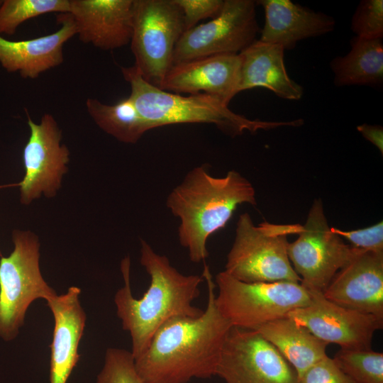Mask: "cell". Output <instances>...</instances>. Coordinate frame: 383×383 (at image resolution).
I'll use <instances>...</instances> for the list:
<instances>
[{
  "instance_id": "32",
  "label": "cell",
  "mask_w": 383,
  "mask_h": 383,
  "mask_svg": "<svg viewBox=\"0 0 383 383\" xmlns=\"http://www.w3.org/2000/svg\"></svg>"
},
{
  "instance_id": "14",
  "label": "cell",
  "mask_w": 383,
  "mask_h": 383,
  "mask_svg": "<svg viewBox=\"0 0 383 383\" xmlns=\"http://www.w3.org/2000/svg\"><path fill=\"white\" fill-rule=\"evenodd\" d=\"M241 67L239 54H223L174 64L161 89L174 94H205L228 106L238 94Z\"/></svg>"
},
{
  "instance_id": "29",
  "label": "cell",
  "mask_w": 383,
  "mask_h": 383,
  "mask_svg": "<svg viewBox=\"0 0 383 383\" xmlns=\"http://www.w3.org/2000/svg\"><path fill=\"white\" fill-rule=\"evenodd\" d=\"M182 11L185 31L203 19L213 18L221 11L223 0H174Z\"/></svg>"
},
{
  "instance_id": "21",
  "label": "cell",
  "mask_w": 383,
  "mask_h": 383,
  "mask_svg": "<svg viewBox=\"0 0 383 383\" xmlns=\"http://www.w3.org/2000/svg\"><path fill=\"white\" fill-rule=\"evenodd\" d=\"M292 365L299 378L312 365L327 355V343L289 316L255 329Z\"/></svg>"
},
{
  "instance_id": "4",
  "label": "cell",
  "mask_w": 383,
  "mask_h": 383,
  "mask_svg": "<svg viewBox=\"0 0 383 383\" xmlns=\"http://www.w3.org/2000/svg\"><path fill=\"white\" fill-rule=\"evenodd\" d=\"M131 86L129 97L151 129L179 123H211L226 134L256 133L280 126H299L302 119L291 121L251 120L235 113L218 99L205 94L183 96L156 87L143 79L133 66L121 67Z\"/></svg>"
},
{
  "instance_id": "25",
  "label": "cell",
  "mask_w": 383,
  "mask_h": 383,
  "mask_svg": "<svg viewBox=\"0 0 383 383\" xmlns=\"http://www.w3.org/2000/svg\"><path fill=\"white\" fill-rule=\"evenodd\" d=\"M333 360L354 383H383L382 353L340 349Z\"/></svg>"
},
{
  "instance_id": "17",
  "label": "cell",
  "mask_w": 383,
  "mask_h": 383,
  "mask_svg": "<svg viewBox=\"0 0 383 383\" xmlns=\"http://www.w3.org/2000/svg\"><path fill=\"white\" fill-rule=\"evenodd\" d=\"M61 27L49 35L24 40H10L0 35V65L8 72L23 78L35 79L64 61L63 46L76 35L74 23L69 13H60Z\"/></svg>"
},
{
  "instance_id": "10",
  "label": "cell",
  "mask_w": 383,
  "mask_h": 383,
  "mask_svg": "<svg viewBox=\"0 0 383 383\" xmlns=\"http://www.w3.org/2000/svg\"><path fill=\"white\" fill-rule=\"evenodd\" d=\"M256 1L224 0L220 13L209 22L184 31L174 52L173 65L211 55L239 54L260 32Z\"/></svg>"
},
{
  "instance_id": "27",
  "label": "cell",
  "mask_w": 383,
  "mask_h": 383,
  "mask_svg": "<svg viewBox=\"0 0 383 383\" xmlns=\"http://www.w3.org/2000/svg\"><path fill=\"white\" fill-rule=\"evenodd\" d=\"M351 29L359 38H382L383 1H362L352 17Z\"/></svg>"
},
{
  "instance_id": "24",
  "label": "cell",
  "mask_w": 383,
  "mask_h": 383,
  "mask_svg": "<svg viewBox=\"0 0 383 383\" xmlns=\"http://www.w3.org/2000/svg\"><path fill=\"white\" fill-rule=\"evenodd\" d=\"M70 0H4L0 1V35H13L28 19L49 13H68Z\"/></svg>"
},
{
  "instance_id": "26",
  "label": "cell",
  "mask_w": 383,
  "mask_h": 383,
  "mask_svg": "<svg viewBox=\"0 0 383 383\" xmlns=\"http://www.w3.org/2000/svg\"><path fill=\"white\" fill-rule=\"evenodd\" d=\"M96 383H149L138 373L131 351L110 348Z\"/></svg>"
},
{
  "instance_id": "28",
  "label": "cell",
  "mask_w": 383,
  "mask_h": 383,
  "mask_svg": "<svg viewBox=\"0 0 383 383\" xmlns=\"http://www.w3.org/2000/svg\"><path fill=\"white\" fill-rule=\"evenodd\" d=\"M333 233L345 238L350 245L374 253H383V222L354 231H343L331 228Z\"/></svg>"
},
{
  "instance_id": "2",
  "label": "cell",
  "mask_w": 383,
  "mask_h": 383,
  "mask_svg": "<svg viewBox=\"0 0 383 383\" xmlns=\"http://www.w3.org/2000/svg\"><path fill=\"white\" fill-rule=\"evenodd\" d=\"M140 262L150 276L147 291L140 299L133 296L131 258L126 256L121 262L124 286L114 296L117 316L131 337L134 359L144 352L155 331L167 321L178 316L197 317L204 311L192 304L200 295L202 275L180 273L166 256L155 252L143 239Z\"/></svg>"
},
{
  "instance_id": "12",
  "label": "cell",
  "mask_w": 383,
  "mask_h": 383,
  "mask_svg": "<svg viewBox=\"0 0 383 383\" xmlns=\"http://www.w3.org/2000/svg\"><path fill=\"white\" fill-rule=\"evenodd\" d=\"M30 135L23 150L24 176L19 183L20 201L28 205L42 195L55 197L68 171L70 150L54 116L45 113L35 123L28 116Z\"/></svg>"
},
{
  "instance_id": "3",
  "label": "cell",
  "mask_w": 383,
  "mask_h": 383,
  "mask_svg": "<svg viewBox=\"0 0 383 383\" xmlns=\"http://www.w3.org/2000/svg\"><path fill=\"white\" fill-rule=\"evenodd\" d=\"M167 206L179 218L178 238L192 262L209 256V237L227 224L242 204L256 205L255 190L241 174L229 171L223 177L211 175L204 166L194 167L169 194Z\"/></svg>"
},
{
  "instance_id": "31",
  "label": "cell",
  "mask_w": 383,
  "mask_h": 383,
  "mask_svg": "<svg viewBox=\"0 0 383 383\" xmlns=\"http://www.w3.org/2000/svg\"><path fill=\"white\" fill-rule=\"evenodd\" d=\"M357 131L362 136L383 153V128L379 126L363 123L357 127Z\"/></svg>"
},
{
  "instance_id": "9",
  "label": "cell",
  "mask_w": 383,
  "mask_h": 383,
  "mask_svg": "<svg viewBox=\"0 0 383 383\" xmlns=\"http://www.w3.org/2000/svg\"><path fill=\"white\" fill-rule=\"evenodd\" d=\"M297 239L288 244L289 261L306 288L323 292L335 274L362 249L345 243L327 222L321 199H315Z\"/></svg>"
},
{
  "instance_id": "22",
  "label": "cell",
  "mask_w": 383,
  "mask_h": 383,
  "mask_svg": "<svg viewBox=\"0 0 383 383\" xmlns=\"http://www.w3.org/2000/svg\"><path fill=\"white\" fill-rule=\"evenodd\" d=\"M350 50L334 58L331 68L336 86L379 87L383 82L382 38L366 39L355 36Z\"/></svg>"
},
{
  "instance_id": "7",
  "label": "cell",
  "mask_w": 383,
  "mask_h": 383,
  "mask_svg": "<svg viewBox=\"0 0 383 383\" xmlns=\"http://www.w3.org/2000/svg\"><path fill=\"white\" fill-rule=\"evenodd\" d=\"M13 250L0 259V338H16L28 308L37 299L57 295L40 269V240L30 231L13 230Z\"/></svg>"
},
{
  "instance_id": "6",
  "label": "cell",
  "mask_w": 383,
  "mask_h": 383,
  "mask_svg": "<svg viewBox=\"0 0 383 383\" xmlns=\"http://www.w3.org/2000/svg\"><path fill=\"white\" fill-rule=\"evenodd\" d=\"M214 282L217 308L233 327L255 330L311 302L309 292L301 282L247 283L225 271L216 274Z\"/></svg>"
},
{
  "instance_id": "30",
  "label": "cell",
  "mask_w": 383,
  "mask_h": 383,
  "mask_svg": "<svg viewBox=\"0 0 383 383\" xmlns=\"http://www.w3.org/2000/svg\"><path fill=\"white\" fill-rule=\"evenodd\" d=\"M299 381L300 383H354L328 355L309 368Z\"/></svg>"
},
{
  "instance_id": "8",
  "label": "cell",
  "mask_w": 383,
  "mask_h": 383,
  "mask_svg": "<svg viewBox=\"0 0 383 383\" xmlns=\"http://www.w3.org/2000/svg\"><path fill=\"white\" fill-rule=\"evenodd\" d=\"M132 13L133 67L144 80L160 88L185 31L182 11L174 0H133Z\"/></svg>"
},
{
  "instance_id": "13",
  "label": "cell",
  "mask_w": 383,
  "mask_h": 383,
  "mask_svg": "<svg viewBox=\"0 0 383 383\" xmlns=\"http://www.w3.org/2000/svg\"><path fill=\"white\" fill-rule=\"evenodd\" d=\"M307 289L310 304L287 316L328 344L344 350L371 349L374 333L383 327V318L344 308L328 300L323 292Z\"/></svg>"
},
{
  "instance_id": "16",
  "label": "cell",
  "mask_w": 383,
  "mask_h": 383,
  "mask_svg": "<svg viewBox=\"0 0 383 383\" xmlns=\"http://www.w3.org/2000/svg\"><path fill=\"white\" fill-rule=\"evenodd\" d=\"M133 0H70V12L81 42L104 50L130 43Z\"/></svg>"
},
{
  "instance_id": "15",
  "label": "cell",
  "mask_w": 383,
  "mask_h": 383,
  "mask_svg": "<svg viewBox=\"0 0 383 383\" xmlns=\"http://www.w3.org/2000/svg\"><path fill=\"white\" fill-rule=\"evenodd\" d=\"M323 294L340 306L383 318V253L361 251L335 274Z\"/></svg>"
},
{
  "instance_id": "18",
  "label": "cell",
  "mask_w": 383,
  "mask_h": 383,
  "mask_svg": "<svg viewBox=\"0 0 383 383\" xmlns=\"http://www.w3.org/2000/svg\"><path fill=\"white\" fill-rule=\"evenodd\" d=\"M80 293L79 287H70L66 293L46 301L54 318L50 383H67L79 359L78 347L87 318L79 301Z\"/></svg>"
},
{
  "instance_id": "11",
  "label": "cell",
  "mask_w": 383,
  "mask_h": 383,
  "mask_svg": "<svg viewBox=\"0 0 383 383\" xmlns=\"http://www.w3.org/2000/svg\"><path fill=\"white\" fill-rule=\"evenodd\" d=\"M216 376L224 383H300L296 372L257 331L232 326Z\"/></svg>"
},
{
  "instance_id": "19",
  "label": "cell",
  "mask_w": 383,
  "mask_h": 383,
  "mask_svg": "<svg viewBox=\"0 0 383 383\" xmlns=\"http://www.w3.org/2000/svg\"><path fill=\"white\" fill-rule=\"evenodd\" d=\"M263 7L265 24L259 40L293 49L299 40L316 37L333 30L334 18L316 12L290 0H260Z\"/></svg>"
},
{
  "instance_id": "5",
  "label": "cell",
  "mask_w": 383,
  "mask_h": 383,
  "mask_svg": "<svg viewBox=\"0 0 383 383\" xmlns=\"http://www.w3.org/2000/svg\"><path fill=\"white\" fill-rule=\"evenodd\" d=\"M298 226L268 222L255 226L248 213L241 214L224 271L247 283L301 282L287 253V235L296 233Z\"/></svg>"
},
{
  "instance_id": "1",
  "label": "cell",
  "mask_w": 383,
  "mask_h": 383,
  "mask_svg": "<svg viewBox=\"0 0 383 383\" xmlns=\"http://www.w3.org/2000/svg\"><path fill=\"white\" fill-rule=\"evenodd\" d=\"M202 277L208 291L202 314L169 319L155 331L144 352L134 359L137 371L149 383H187L193 378L216 376L232 326L217 308L216 284L206 265Z\"/></svg>"
},
{
  "instance_id": "23",
  "label": "cell",
  "mask_w": 383,
  "mask_h": 383,
  "mask_svg": "<svg viewBox=\"0 0 383 383\" xmlns=\"http://www.w3.org/2000/svg\"><path fill=\"white\" fill-rule=\"evenodd\" d=\"M85 106L97 126L120 142L134 144L151 129L129 96L114 104L88 98Z\"/></svg>"
},
{
  "instance_id": "20",
  "label": "cell",
  "mask_w": 383,
  "mask_h": 383,
  "mask_svg": "<svg viewBox=\"0 0 383 383\" xmlns=\"http://www.w3.org/2000/svg\"><path fill=\"white\" fill-rule=\"evenodd\" d=\"M284 53L282 46L259 40L240 52L238 92L262 87L282 99L299 100L303 96V88L288 75Z\"/></svg>"
}]
</instances>
